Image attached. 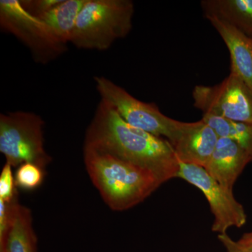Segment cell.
<instances>
[{
  "label": "cell",
  "mask_w": 252,
  "mask_h": 252,
  "mask_svg": "<svg viewBox=\"0 0 252 252\" xmlns=\"http://www.w3.org/2000/svg\"><path fill=\"white\" fill-rule=\"evenodd\" d=\"M44 122L39 116L27 112L0 115V152L6 163L17 167L26 162L45 170L52 158L44 147Z\"/></svg>",
  "instance_id": "cell-4"
},
{
  "label": "cell",
  "mask_w": 252,
  "mask_h": 252,
  "mask_svg": "<svg viewBox=\"0 0 252 252\" xmlns=\"http://www.w3.org/2000/svg\"><path fill=\"white\" fill-rule=\"evenodd\" d=\"M251 159L234 141L220 137L205 170L225 189L233 191L235 182Z\"/></svg>",
  "instance_id": "cell-10"
},
{
  "label": "cell",
  "mask_w": 252,
  "mask_h": 252,
  "mask_svg": "<svg viewBox=\"0 0 252 252\" xmlns=\"http://www.w3.org/2000/svg\"><path fill=\"white\" fill-rule=\"evenodd\" d=\"M84 160L93 185L113 211L135 207L162 185L150 172L109 154L84 147Z\"/></svg>",
  "instance_id": "cell-2"
},
{
  "label": "cell",
  "mask_w": 252,
  "mask_h": 252,
  "mask_svg": "<svg viewBox=\"0 0 252 252\" xmlns=\"http://www.w3.org/2000/svg\"><path fill=\"white\" fill-rule=\"evenodd\" d=\"M205 16L223 20L252 39V0H203Z\"/></svg>",
  "instance_id": "cell-12"
},
{
  "label": "cell",
  "mask_w": 252,
  "mask_h": 252,
  "mask_svg": "<svg viewBox=\"0 0 252 252\" xmlns=\"http://www.w3.org/2000/svg\"><path fill=\"white\" fill-rule=\"evenodd\" d=\"M84 147L150 172L162 185L177 178L180 169V161L168 140L129 125L103 100L86 130Z\"/></svg>",
  "instance_id": "cell-1"
},
{
  "label": "cell",
  "mask_w": 252,
  "mask_h": 252,
  "mask_svg": "<svg viewBox=\"0 0 252 252\" xmlns=\"http://www.w3.org/2000/svg\"><path fill=\"white\" fill-rule=\"evenodd\" d=\"M133 14L134 4L130 0H86L70 43L81 49H108L129 34Z\"/></svg>",
  "instance_id": "cell-3"
},
{
  "label": "cell",
  "mask_w": 252,
  "mask_h": 252,
  "mask_svg": "<svg viewBox=\"0 0 252 252\" xmlns=\"http://www.w3.org/2000/svg\"><path fill=\"white\" fill-rule=\"evenodd\" d=\"M177 178L186 181L204 194L214 215L212 231L224 234L232 227L241 228L246 223V212L233 191L220 185L203 167L180 162Z\"/></svg>",
  "instance_id": "cell-7"
},
{
  "label": "cell",
  "mask_w": 252,
  "mask_h": 252,
  "mask_svg": "<svg viewBox=\"0 0 252 252\" xmlns=\"http://www.w3.org/2000/svg\"><path fill=\"white\" fill-rule=\"evenodd\" d=\"M193 97V105L203 113L252 124V91L235 74L216 86H195Z\"/></svg>",
  "instance_id": "cell-8"
},
{
  "label": "cell",
  "mask_w": 252,
  "mask_h": 252,
  "mask_svg": "<svg viewBox=\"0 0 252 252\" xmlns=\"http://www.w3.org/2000/svg\"><path fill=\"white\" fill-rule=\"evenodd\" d=\"M0 26L22 41L37 63L46 64L65 51V44L58 40L39 18L30 14L18 0L0 1Z\"/></svg>",
  "instance_id": "cell-6"
},
{
  "label": "cell",
  "mask_w": 252,
  "mask_h": 252,
  "mask_svg": "<svg viewBox=\"0 0 252 252\" xmlns=\"http://www.w3.org/2000/svg\"><path fill=\"white\" fill-rule=\"evenodd\" d=\"M229 51L230 73L241 79L252 91V39L215 16H206Z\"/></svg>",
  "instance_id": "cell-11"
},
{
  "label": "cell",
  "mask_w": 252,
  "mask_h": 252,
  "mask_svg": "<svg viewBox=\"0 0 252 252\" xmlns=\"http://www.w3.org/2000/svg\"><path fill=\"white\" fill-rule=\"evenodd\" d=\"M101 100L107 102L129 125L173 144L186 122L175 120L160 112L155 103L142 102L104 77L94 78Z\"/></svg>",
  "instance_id": "cell-5"
},
{
  "label": "cell",
  "mask_w": 252,
  "mask_h": 252,
  "mask_svg": "<svg viewBox=\"0 0 252 252\" xmlns=\"http://www.w3.org/2000/svg\"><path fill=\"white\" fill-rule=\"evenodd\" d=\"M86 1L62 0L39 19L49 27L58 40L67 45L68 42H70L78 16Z\"/></svg>",
  "instance_id": "cell-13"
},
{
  "label": "cell",
  "mask_w": 252,
  "mask_h": 252,
  "mask_svg": "<svg viewBox=\"0 0 252 252\" xmlns=\"http://www.w3.org/2000/svg\"><path fill=\"white\" fill-rule=\"evenodd\" d=\"M219 240L223 245L226 252H252V250L240 245L238 241H235L227 233L218 235Z\"/></svg>",
  "instance_id": "cell-20"
},
{
  "label": "cell",
  "mask_w": 252,
  "mask_h": 252,
  "mask_svg": "<svg viewBox=\"0 0 252 252\" xmlns=\"http://www.w3.org/2000/svg\"><path fill=\"white\" fill-rule=\"evenodd\" d=\"M37 241L31 210L19 203L8 235L6 252H37Z\"/></svg>",
  "instance_id": "cell-14"
},
{
  "label": "cell",
  "mask_w": 252,
  "mask_h": 252,
  "mask_svg": "<svg viewBox=\"0 0 252 252\" xmlns=\"http://www.w3.org/2000/svg\"><path fill=\"white\" fill-rule=\"evenodd\" d=\"M45 177V170L34 164L26 162L17 167L14 174L16 188L33 190L39 188Z\"/></svg>",
  "instance_id": "cell-16"
},
{
  "label": "cell",
  "mask_w": 252,
  "mask_h": 252,
  "mask_svg": "<svg viewBox=\"0 0 252 252\" xmlns=\"http://www.w3.org/2000/svg\"><path fill=\"white\" fill-rule=\"evenodd\" d=\"M219 136L204 121L187 123L172 144L179 161L205 167L212 157Z\"/></svg>",
  "instance_id": "cell-9"
},
{
  "label": "cell",
  "mask_w": 252,
  "mask_h": 252,
  "mask_svg": "<svg viewBox=\"0 0 252 252\" xmlns=\"http://www.w3.org/2000/svg\"><path fill=\"white\" fill-rule=\"evenodd\" d=\"M12 168L9 164L5 163L0 173V200L2 201H11L18 195Z\"/></svg>",
  "instance_id": "cell-18"
},
{
  "label": "cell",
  "mask_w": 252,
  "mask_h": 252,
  "mask_svg": "<svg viewBox=\"0 0 252 252\" xmlns=\"http://www.w3.org/2000/svg\"><path fill=\"white\" fill-rule=\"evenodd\" d=\"M215 131L219 137L234 141L248 154L252 162V124L237 122L203 113V119Z\"/></svg>",
  "instance_id": "cell-15"
},
{
  "label": "cell",
  "mask_w": 252,
  "mask_h": 252,
  "mask_svg": "<svg viewBox=\"0 0 252 252\" xmlns=\"http://www.w3.org/2000/svg\"><path fill=\"white\" fill-rule=\"evenodd\" d=\"M18 203V195L9 202L0 200V252H6L8 235Z\"/></svg>",
  "instance_id": "cell-17"
},
{
  "label": "cell",
  "mask_w": 252,
  "mask_h": 252,
  "mask_svg": "<svg viewBox=\"0 0 252 252\" xmlns=\"http://www.w3.org/2000/svg\"><path fill=\"white\" fill-rule=\"evenodd\" d=\"M238 242L245 248L252 250V232L245 233Z\"/></svg>",
  "instance_id": "cell-21"
},
{
  "label": "cell",
  "mask_w": 252,
  "mask_h": 252,
  "mask_svg": "<svg viewBox=\"0 0 252 252\" xmlns=\"http://www.w3.org/2000/svg\"><path fill=\"white\" fill-rule=\"evenodd\" d=\"M62 0H23L21 1L24 9L35 17L41 18Z\"/></svg>",
  "instance_id": "cell-19"
}]
</instances>
